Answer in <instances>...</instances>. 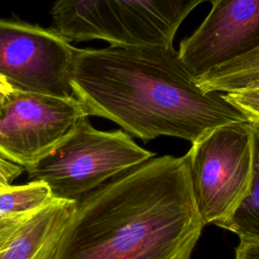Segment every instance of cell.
<instances>
[{"label": "cell", "instance_id": "1", "mask_svg": "<svg viewBox=\"0 0 259 259\" xmlns=\"http://www.w3.org/2000/svg\"><path fill=\"white\" fill-rule=\"evenodd\" d=\"M70 84L88 116L143 141L166 136L194 143L218 126L248 121L225 93L198 86L173 46L76 48Z\"/></svg>", "mask_w": 259, "mask_h": 259}, {"label": "cell", "instance_id": "2", "mask_svg": "<svg viewBox=\"0 0 259 259\" xmlns=\"http://www.w3.org/2000/svg\"><path fill=\"white\" fill-rule=\"evenodd\" d=\"M203 227L186 155L151 158L76 201L54 259H189Z\"/></svg>", "mask_w": 259, "mask_h": 259}, {"label": "cell", "instance_id": "3", "mask_svg": "<svg viewBox=\"0 0 259 259\" xmlns=\"http://www.w3.org/2000/svg\"><path fill=\"white\" fill-rule=\"evenodd\" d=\"M208 0H57L51 29L66 40L173 46L187 15Z\"/></svg>", "mask_w": 259, "mask_h": 259}, {"label": "cell", "instance_id": "4", "mask_svg": "<svg viewBox=\"0 0 259 259\" xmlns=\"http://www.w3.org/2000/svg\"><path fill=\"white\" fill-rule=\"evenodd\" d=\"M154 156L123 130H96L85 116L62 143L26 172L29 181L45 182L55 199L78 201Z\"/></svg>", "mask_w": 259, "mask_h": 259}, {"label": "cell", "instance_id": "5", "mask_svg": "<svg viewBox=\"0 0 259 259\" xmlns=\"http://www.w3.org/2000/svg\"><path fill=\"white\" fill-rule=\"evenodd\" d=\"M192 194L203 225H218L245 195L252 176L253 124L250 121L218 126L185 154Z\"/></svg>", "mask_w": 259, "mask_h": 259}, {"label": "cell", "instance_id": "6", "mask_svg": "<svg viewBox=\"0 0 259 259\" xmlns=\"http://www.w3.org/2000/svg\"><path fill=\"white\" fill-rule=\"evenodd\" d=\"M88 116L74 97L12 90L0 106V156L25 170Z\"/></svg>", "mask_w": 259, "mask_h": 259}, {"label": "cell", "instance_id": "7", "mask_svg": "<svg viewBox=\"0 0 259 259\" xmlns=\"http://www.w3.org/2000/svg\"><path fill=\"white\" fill-rule=\"evenodd\" d=\"M75 50L51 28L0 19V77L14 90L74 96L70 73Z\"/></svg>", "mask_w": 259, "mask_h": 259}, {"label": "cell", "instance_id": "8", "mask_svg": "<svg viewBox=\"0 0 259 259\" xmlns=\"http://www.w3.org/2000/svg\"><path fill=\"white\" fill-rule=\"evenodd\" d=\"M208 1L209 13L178 50L194 79L259 49V0Z\"/></svg>", "mask_w": 259, "mask_h": 259}, {"label": "cell", "instance_id": "9", "mask_svg": "<svg viewBox=\"0 0 259 259\" xmlns=\"http://www.w3.org/2000/svg\"><path fill=\"white\" fill-rule=\"evenodd\" d=\"M76 201L54 199L31 213L10 239L0 259H54Z\"/></svg>", "mask_w": 259, "mask_h": 259}, {"label": "cell", "instance_id": "10", "mask_svg": "<svg viewBox=\"0 0 259 259\" xmlns=\"http://www.w3.org/2000/svg\"><path fill=\"white\" fill-rule=\"evenodd\" d=\"M253 124V167L249 187L231 214L217 226L235 233L240 241L259 242V124Z\"/></svg>", "mask_w": 259, "mask_h": 259}, {"label": "cell", "instance_id": "11", "mask_svg": "<svg viewBox=\"0 0 259 259\" xmlns=\"http://www.w3.org/2000/svg\"><path fill=\"white\" fill-rule=\"evenodd\" d=\"M195 81L207 92L228 93L259 86V49L195 78Z\"/></svg>", "mask_w": 259, "mask_h": 259}, {"label": "cell", "instance_id": "12", "mask_svg": "<svg viewBox=\"0 0 259 259\" xmlns=\"http://www.w3.org/2000/svg\"><path fill=\"white\" fill-rule=\"evenodd\" d=\"M55 198L50 187L41 181L0 188V219L34 212Z\"/></svg>", "mask_w": 259, "mask_h": 259}, {"label": "cell", "instance_id": "13", "mask_svg": "<svg viewBox=\"0 0 259 259\" xmlns=\"http://www.w3.org/2000/svg\"><path fill=\"white\" fill-rule=\"evenodd\" d=\"M225 96L246 116L248 121L259 124V86L228 92Z\"/></svg>", "mask_w": 259, "mask_h": 259}, {"label": "cell", "instance_id": "14", "mask_svg": "<svg viewBox=\"0 0 259 259\" xmlns=\"http://www.w3.org/2000/svg\"><path fill=\"white\" fill-rule=\"evenodd\" d=\"M31 213L33 212L7 217L0 222V255L10 239Z\"/></svg>", "mask_w": 259, "mask_h": 259}, {"label": "cell", "instance_id": "15", "mask_svg": "<svg viewBox=\"0 0 259 259\" xmlns=\"http://www.w3.org/2000/svg\"><path fill=\"white\" fill-rule=\"evenodd\" d=\"M25 169L0 156V188L11 185Z\"/></svg>", "mask_w": 259, "mask_h": 259}, {"label": "cell", "instance_id": "16", "mask_svg": "<svg viewBox=\"0 0 259 259\" xmlns=\"http://www.w3.org/2000/svg\"><path fill=\"white\" fill-rule=\"evenodd\" d=\"M236 259H259V242L240 241L236 248Z\"/></svg>", "mask_w": 259, "mask_h": 259}, {"label": "cell", "instance_id": "17", "mask_svg": "<svg viewBox=\"0 0 259 259\" xmlns=\"http://www.w3.org/2000/svg\"><path fill=\"white\" fill-rule=\"evenodd\" d=\"M12 90L13 89L11 88V86L3 78L0 77V106Z\"/></svg>", "mask_w": 259, "mask_h": 259}, {"label": "cell", "instance_id": "18", "mask_svg": "<svg viewBox=\"0 0 259 259\" xmlns=\"http://www.w3.org/2000/svg\"><path fill=\"white\" fill-rule=\"evenodd\" d=\"M2 220H3V219H0V222H1V221H2Z\"/></svg>", "mask_w": 259, "mask_h": 259}]
</instances>
